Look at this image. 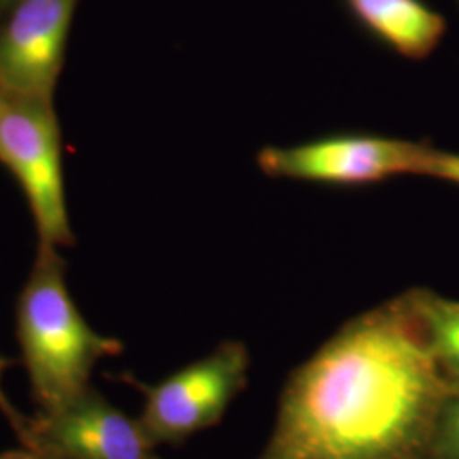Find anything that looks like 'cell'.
Returning <instances> with one entry per match:
<instances>
[{
  "label": "cell",
  "mask_w": 459,
  "mask_h": 459,
  "mask_svg": "<svg viewBox=\"0 0 459 459\" xmlns=\"http://www.w3.org/2000/svg\"><path fill=\"white\" fill-rule=\"evenodd\" d=\"M409 296L364 313L290 381L267 459H403L443 379Z\"/></svg>",
  "instance_id": "cell-1"
},
{
  "label": "cell",
  "mask_w": 459,
  "mask_h": 459,
  "mask_svg": "<svg viewBox=\"0 0 459 459\" xmlns=\"http://www.w3.org/2000/svg\"><path fill=\"white\" fill-rule=\"evenodd\" d=\"M58 248L38 246L16 305L17 341L39 411H49L91 386L98 362L123 351L87 324L66 284Z\"/></svg>",
  "instance_id": "cell-2"
},
{
  "label": "cell",
  "mask_w": 459,
  "mask_h": 459,
  "mask_svg": "<svg viewBox=\"0 0 459 459\" xmlns=\"http://www.w3.org/2000/svg\"><path fill=\"white\" fill-rule=\"evenodd\" d=\"M62 132L53 100L7 94L0 108V164L19 182L38 246H74L66 206Z\"/></svg>",
  "instance_id": "cell-3"
},
{
  "label": "cell",
  "mask_w": 459,
  "mask_h": 459,
  "mask_svg": "<svg viewBox=\"0 0 459 459\" xmlns=\"http://www.w3.org/2000/svg\"><path fill=\"white\" fill-rule=\"evenodd\" d=\"M434 148L377 134L344 133L293 147H264L257 165L273 179L325 186H369L402 174H420Z\"/></svg>",
  "instance_id": "cell-4"
},
{
  "label": "cell",
  "mask_w": 459,
  "mask_h": 459,
  "mask_svg": "<svg viewBox=\"0 0 459 459\" xmlns=\"http://www.w3.org/2000/svg\"><path fill=\"white\" fill-rule=\"evenodd\" d=\"M246 361L242 347L225 345L147 388L140 422L150 439L153 443H178L214 424L240 388Z\"/></svg>",
  "instance_id": "cell-5"
},
{
  "label": "cell",
  "mask_w": 459,
  "mask_h": 459,
  "mask_svg": "<svg viewBox=\"0 0 459 459\" xmlns=\"http://www.w3.org/2000/svg\"><path fill=\"white\" fill-rule=\"evenodd\" d=\"M142 422L92 386L33 419L30 451L47 459H155Z\"/></svg>",
  "instance_id": "cell-6"
},
{
  "label": "cell",
  "mask_w": 459,
  "mask_h": 459,
  "mask_svg": "<svg viewBox=\"0 0 459 459\" xmlns=\"http://www.w3.org/2000/svg\"><path fill=\"white\" fill-rule=\"evenodd\" d=\"M79 0H14L0 30V85L7 94L55 99Z\"/></svg>",
  "instance_id": "cell-7"
},
{
  "label": "cell",
  "mask_w": 459,
  "mask_h": 459,
  "mask_svg": "<svg viewBox=\"0 0 459 459\" xmlns=\"http://www.w3.org/2000/svg\"><path fill=\"white\" fill-rule=\"evenodd\" d=\"M354 17L379 39L409 60H424L443 41V14L422 0H345Z\"/></svg>",
  "instance_id": "cell-8"
},
{
  "label": "cell",
  "mask_w": 459,
  "mask_h": 459,
  "mask_svg": "<svg viewBox=\"0 0 459 459\" xmlns=\"http://www.w3.org/2000/svg\"><path fill=\"white\" fill-rule=\"evenodd\" d=\"M409 299L422 322L434 356L459 375V301L426 291L411 293Z\"/></svg>",
  "instance_id": "cell-9"
},
{
  "label": "cell",
  "mask_w": 459,
  "mask_h": 459,
  "mask_svg": "<svg viewBox=\"0 0 459 459\" xmlns=\"http://www.w3.org/2000/svg\"><path fill=\"white\" fill-rule=\"evenodd\" d=\"M11 359L0 356V415L7 420V424L14 430V434L19 439L22 447L30 449L31 444V427H33V419L24 417L21 411H17L16 405L9 400V396L4 390V373L11 368Z\"/></svg>",
  "instance_id": "cell-10"
},
{
  "label": "cell",
  "mask_w": 459,
  "mask_h": 459,
  "mask_svg": "<svg viewBox=\"0 0 459 459\" xmlns=\"http://www.w3.org/2000/svg\"><path fill=\"white\" fill-rule=\"evenodd\" d=\"M422 176L436 178L441 181L453 182L459 186V155L447 153L441 150H432L426 165L422 169Z\"/></svg>",
  "instance_id": "cell-11"
},
{
  "label": "cell",
  "mask_w": 459,
  "mask_h": 459,
  "mask_svg": "<svg viewBox=\"0 0 459 459\" xmlns=\"http://www.w3.org/2000/svg\"><path fill=\"white\" fill-rule=\"evenodd\" d=\"M443 446L451 458L459 459V396L444 415Z\"/></svg>",
  "instance_id": "cell-12"
},
{
  "label": "cell",
  "mask_w": 459,
  "mask_h": 459,
  "mask_svg": "<svg viewBox=\"0 0 459 459\" xmlns=\"http://www.w3.org/2000/svg\"><path fill=\"white\" fill-rule=\"evenodd\" d=\"M0 459H47L43 456H39L38 453L30 451L26 447H22L21 451H11V453H5V455H0Z\"/></svg>",
  "instance_id": "cell-13"
},
{
  "label": "cell",
  "mask_w": 459,
  "mask_h": 459,
  "mask_svg": "<svg viewBox=\"0 0 459 459\" xmlns=\"http://www.w3.org/2000/svg\"><path fill=\"white\" fill-rule=\"evenodd\" d=\"M5 98H7V92H5V89L0 85V108H2V104H4Z\"/></svg>",
  "instance_id": "cell-14"
},
{
  "label": "cell",
  "mask_w": 459,
  "mask_h": 459,
  "mask_svg": "<svg viewBox=\"0 0 459 459\" xmlns=\"http://www.w3.org/2000/svg\"><path fill=\"white\" fill-rule=\"evenodd\" d=\"M11 2H14V0H0V5H7V4H11Z\"/></svg>",
  "instance_id": "cell-15"
}]
</instances>
